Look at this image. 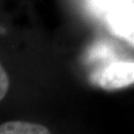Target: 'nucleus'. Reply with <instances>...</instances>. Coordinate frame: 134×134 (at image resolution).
Masks as SVG:
<instances>
[{"mask_svg":"<svg viewBox=\"0 0 134 134\" xmlns=\"http://www.w3.org/2000/svg\"><path fill=\"white\" fill-rule=\"evenodd\" d=\"M9 86H10V81L8 73L4 70L3 65L0 63V100L4 99V97L6 96V93L9 91Z\"/></svg>","mask_w":134,"mask_h":134,"instance_id":"obj_4","label":"nucleus"},{"mask_svg":"<svg viewBox=\"0 0 134 134\" xmlns=\"http://www.w3.org/2000/svg\"><path fill=\"white\" fill-rule=\"evenodd\" d=\"M125 1H130V0H92V3L97 5L100 9H107L109 10L110 8H113L115 5L125 3Z\"/></svg>","mask_w":134,"mask_h":134,"instance_id":"obj_5","label":"nucleus"},{"mask_svg":"<svg viewBox=\"0 0 134 134\" xmlns=\"http://www.w3.org/2000/svg\"><path fill=\"white\" fill-rule=\"evenodd\" d=\"M0 134H51V132L38 123L11 120L0 124Z\"/></svg>","mask_w":134,"mask_h":134,"instance_id":"obj_3","label":"nucleus"},{"mask_svg":"<svg viewBox=\"0 0 134 134\" xmlns=\"http://www.w3.org/2000/svg\"><path fill=\"white\" fill-rule=\"evenodd\" d=\"M91 81L104 90H115L134 83V62H114L93 72Z\"/></svg>","mask_w":134,"mask_h":134,"instance_id":"obj_1","label":"nucleus"},{"mask_svg":"<svg viewBox=\"0 0 134 134\" xmlns=\"http://www.w3.org/2000/svg\"><path fill=\"white\" fill-rule=\"evenodd\" d=\"M107 24L112 34L134 46V0L110 8L107 14Z\"/></svg>","mask_w":134,"mask_h":134,"instance_id":"obj_2","label":"nucleus"}]
</instances>
